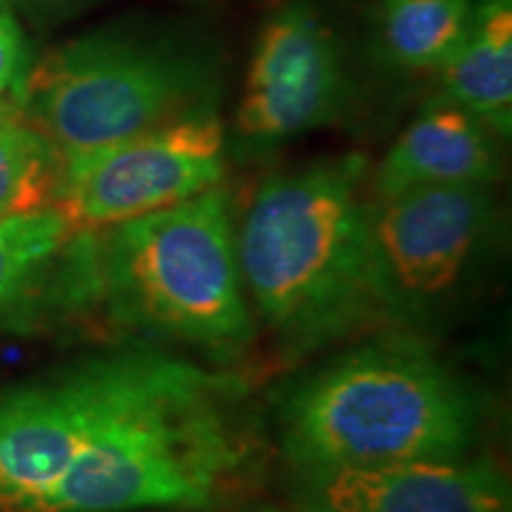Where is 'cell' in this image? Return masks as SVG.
Masks as SVG:
<instances>
[{
  "label": "cell",
  "mask_w": 512,
  "mask_h": 512,
  "mask_svg": "<svg viewBox=\"0 0 512 512\" xmlns=\"http://www.w3.org/2000/svg\"><path fill=\"white\" fill-rule=\"evenodd\" d=\"M366 171V159L347 155L275 174L235 230L252 316L292 356L406 311L370 233Z\"/></svg>",
  "instance_id": "1"
},
{
  "label": "cell",
  "mask_w": 512,
  "mask_h": 512,
  "mask_svg": "<svg viewBox=\"0 0 512 512\" xmlns=\"http://www.w3.org/2000/svg\"><path fill=\"white\" fill-rule=\"evenodd\" d=\"M60 290L100 306L112 328L230 361L254 342L228 195L211 188L117 226L76 230Z\"/></svg>",
  "instance_id": "2"
},
{
  "label": "cell",
  "mask_w": 512,
  "mask_h": 512,
  "mask_svg": "<svg viewBox=\"0 0 512 512\" xmlns=\"http://www.w3.org/2000/svg\"><path fill=\"white\" fill-rule=\"evenodd\" d=\"M477 427L470 387L399 335L337 354L294 384L278 413L280 448L302 479L465 458Z\"/></svg>",
  "instance_id": "3"
},
{
  "label": "cell",
  "mask_w": 512,
  "mask_h": 512,
  "mask_svg": "<svg viewBox=\"0 0 512 512\" xmlns=\"http://www.w3.org/2000/svg\"><path fill=\"white\" fill-rule=\"evenodd\" d=\"M238 377H200L121 415L81 448L41 512L207 510L252 458Z\"/></svg>",
  "instance_id": "4"
},
{
  "label": "cell",
  "mask_w": 512,
  "mask_h": 512,
  "mask_svg": "<svg viewBox=\"0 0 512 512\" xmlns=\"http://www.w3.org/2000/svg\"><path fill=\"white\" fill-rule=\"evenodd\" d=\"M15 93L62 162L214 107L211 76L195 55L105 31L53 50Z\"/></svg>",
  "instance_id": "5"
},
{
  "label": "cell",
  "mask_w": 512,
  "mask_h": 512,
  "mask_svg": "<svg viewBox=\"0 0 512 512\" xmlns=\"http://www.w3.org/2000/svg\"><path fill=\"white\" fill-rule=\"evenodd\" d=\"M204 370L138 344L0 394V512H41L95 434Z\"/></svg>",
  "instance_id": "6"
},
{
  "label": "cell",
  "mask_w": 512,
  "mask_h": 512,
  "mask_svg": "<svg viewBox=\"0 0 512 512\" xmlns=\"http://www.w3.org/2000/svg\"><path fill=\"white\" fill-rule=\"evenodd\" d=\"M226 133L214 107L62 162L55 209L74 230H95L174 207L216 188Z\"/></svg>",
  "instance_id": "7"
},
{
  "label": "cell",
  "mask_w": 512,
  "mask_h": 512,
  "mask_svg": "<svg viewBox=\"0 0 512 512\" xmlns=\"http://www.w3.org/2000/svg\"><path fill=\"white\" fill-rule=\"evenodd\" d=\"M347 98L335 34L311 3L290 0L259 31L235 126L252 143H280L332 124Z\"/></svg>",
  "instance_id": "8"
},
{
  "label": "cell",
  "mask_w": 512,
  "mask_h": 512,
  "mask_svg": "<svg viewBox=\"0 0 512 512\" xmlns=\"http://www.w3.org/2000/svg\"><path fill=\"white\" fill-rule=\"evenodd\" d=\"M491 216L489 185H432L368 204L382 268L406 309L458 283Z\"/></svg>",
  "instance_id": "9"
},
{
  "label": "cell",
  "mask_w": 512,
  "mask_h": 512,
  "mask_svg": "<svg viewBox=\"0 0 512 512\" xmlns=\"http://www.w3.org/2000/svg\"><path fill=\"white\" fill-rule=\"evenodd\" d=\"M297 508L306 512H512V491L508 477L489 460H418L304 479Z\"/></svg>",
  "instance_id": "10"
},
{
  "label": "cell",
  "mask_w": 512,
  "mask_h": 512,
  "mask_svg": "<svg viewBox=\"0 0 512 512\" xmlns=\"http://www.w3.org/2000/svg\"><path fill=\"white\" fill-rule=\"evenodd\" d=\"M496 136L451 98L430 102L377 164L375 195L432 185H491L503 171Z\"/></svg>",
  "instance_id": "11"
},
{
  "label": "cell",
  "mask_w": 512,
  "mask_h": 512,
  "mask_svg": "<svg viewBox=\"0 0 512 512\" xmlns=\"http://www.w3.org/2000/svg\"><path fill=\"white\" fill-rule=\"evenodd\" d=\"M446 98L498 136L512 128V0H475L463 43L437 69Z\"/></svg>",
  "instance_id": "12"
},
{
  "label": "cell",
  "mask_w": 512,
  "mask_h": 512,
  "mask_svg": "<svg viewBox=\"0 0 512 512\" xmlns=\"http://www.w3.org/2000/svg\"><path fill=\"white\" fill-rule=\"evenodd\" d=\"M475 0H382L380 38L406 69H439L470 29Z\"/></svg>",
  "instance_id": "13"
},
{
  "label": "cell",
  "mask_w": 512,
  "mask_h": 512,
  "mask_svg": "<svg viewBox=\"0 0 512 512\" xmlns=\"http://www.w3.org/2000/svg\"><path fill=\"white\" fill-rule=\"evenodd\" d=\"M60 178L62 157L55 145L17 102L0 98V219L53 207Z\"/></svg>",
  "instance_id": "14"
},
{
  "label": "cell",
  "mask_w": 512,
  "mask_h": 512,
  "mask_svg": "<svg viewBox=\"0 0 512 512\" xmlns=\"http://www.w3.org/2000/svg\"><path fill=\"white\" fill-rule=\"evenodd\" d=\"M74 233L55 207L0 219V316L43 290Z\"/></svg>",
  "instance_id": "15"
},
{
  "label": "cell",
  "mask_w": 512,
  "mask_h": 512,
  "mask_svg": "<svg viewBox=\"0 0 512 512\" xmlns=\"http://www.w3.org/2000/svg\"><path fill=\"white\" fill-rule=\"evenodd\" d=\"M27 64V41L19 27L15 10L0 0V98L19 86Z\"/></svg>",
  "instance_id": "16"
},
{
  "label": "cell",
  "mask_w": 512,
  "mask_h": 512,
  "mask_svg": "<svg viewBox=\"0 0 512 512\" xmlns=\"http://www.w3.org/2000/svg\"><path fill=\"white\" fill-rule=\"evenodd\" d=\"M3 3H8L12 10L38 19V22H48V19L67 17L76 10L86 8L91 0H3Z\"/></svg>",
  "instance_id": "17"
},
{
  "label": "cell",
  "mask_w": 512,
  "mask_h": 512,
  "mask_svg": "<svg viewBox=\"0 0 512 512\" xmlns=\"http://www.w3.org/2000/svg\"><path fill=\"white\" fill-rule=\"evenodd\" d=\"M247 512H306V510L297 508V505H294V508H278V505H259V508H252V510H247Z\"/></svg>",
  "instance_id": "18"
}]
</instances>
